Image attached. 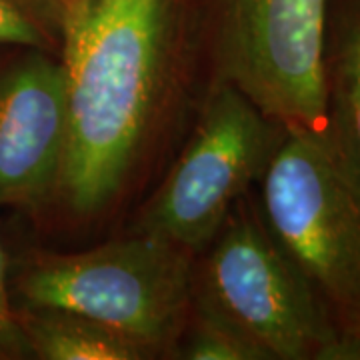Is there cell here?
Wrapping results in <instances>:
<instances>
[{"instance_id":"cell-1","label":"cell","mask_w":360,"mask_h":360,"mask_svg":"<svg viewBox=\"0 0 360 360\" xmlns=\"http://www.w3.org/2000/svg\"><path fill=\"white\" fill-rule=\"evenodd\" d=\"M184 0H77L58 16L66 153L56 202L94 219L122 196L179 84Z\"/></svg>"},{"instance_id":"cell-2","label":"cell","mask_w":360,"mask_h":360,"mask_svg":"<svg viewBox=\"0 0 360 360\" xmlns=\"http://www.w3.org/2000/svg\"><path fill=\"white\" fill-rule=\"evenodd\" d=\"M193 262L184 248L130 231L80 252H30L8 266V278L14 304L82 314L155 359L174 352L184 333Z\"/></svg>"},{"instance_id":"cell-3","label":"cell","mask_w":360,"mask_h":360,"mask_svg":"<svg viewBox=\"0 0 360 360\" xmlns=\"http://www.w3.org/2000/svg\"><path fill=\"white\" fill-rule=\"evenodd\" d=\"M193 307L226 322L266 360H360L270 234L248 194L193 262Z\"/></svg>"},{"instance_id":"cell-4","label":"cell","mask_w":360,"mask_h":360,"mask_svg":"<svg viewBox=\"0 0 360 360\" xmlns=\"http://www.w3.org/2000/svg\"><path fill=\"white\" fill-rule=\"evenodd\" d=\"M258 186L270 234L360 345V180L328 130L288 132Z\"/></svg>"},{"instance_id":"cell-5","label":"cell","mask_w":360,"mask_h":360,"mask_svg":"<svg viewBox=\"0 0 360 360\" xmlns=\"http://www.w3.org/2000/svg\"><path fill=\"white\" fill-rule=\"evenodd\" d=\"M286 134L245 92L214 78L191 139L132 231L155 234L196 257L260 182Z\"/></svg>"},{"instance_id":"cell-6","label":"cell","mask_w":360,"mask_h":360,"mask_svg":"<svg viewBox=\"0 0 360 360\" xmlns=\"http://www.w3.org/2000/svg\"><path fill=\"white\" fill-rule=\"evenodd\" d=\"M328 0H206L214 78L288 132L326 130Z\"/></svg>"},{"instance_id":"cell-7","label":"cell","mask_w":360,"mask_h":360,"mask_svg":"<svg viewBox=\"0 0 360 360\" xmlns=\"http://www.w3.org/2000/svg\"><path fill=\"white\" fill-rule=\"evenodd\" d=\"M65 153L60 58L18 49L0 63V206L42 210L56 202Z\"/></svg>"},{"instance_id":"cell-8","label":"cell","mask_w":360,"mask_h":360,"mask_svg":"<svg viewBox=\"0 0 360 360\" xmlns=\"http://www.w3.org/2000/svg\"><path fill=\"white\" fill-rule=\"evenodd\" d=\"M324 94L326 130L360 180V0H328Z\"/></svg>"},{"instance_id":"cell-9","label":"cell","mask_w":360,"mask_h":360,"mask_svg":"<svg viewBox=\"0 0 360 360\" xmlns=\"http://www.w3.org/2000/svg\"><path fill=\"white\" fill-rule=\"evenodd\" d=\"M30 356L40 360H146L132 340L82 314L51 307L16 304Z\"/></svg>"},{"instance_id":"cell-10","label":"cell","mask_w":360,"mask_h":360,"mask_svg":"<svg viewBox=\"0 0 360 360\" xmlns=\"http://www.w3.org/2000/svg\"><path fill=\"white\" fill-rule=\"evenodd\" d=\"M176 356L186 360H266L264 352L245 335L214 314L191 304Z\"/></svg>"},{"instance_id":"cell-11","label":"cell","mask_w":360,"mask_h":360,"mask_svg":"<svg viewBox=\"0 0 360 360\" xmlns=\"http://www.w3.org/2000/svg\"><path fill=\"white\" fill-rule=\"evenodd\" d=\"M30 0H0V46L60 52V28Z\"/></svg>"},{"instance_id":"cell-12","label":"cell","mask_w":360,"mask_h":360,"mask_svg":"<svg viewBox=\"0 0 360 360\" xmlns=\"http://www.w3.org/2000/svg\"><path fill=\"white\" fill-rule=\"evenodd\" d=\"M32 359L20 324L16 319V304L11 292L8 258L0 240V360Z\"/></svg>"},{"instance_id":"cell-13","label":"cell","mask_w":360,"mask_h":360,"mask_svg":"<svg viewBox=\"0 0 360 360\" xmlns=\"http://www.w3.org/2000/svg\"><path fill=\"white\" fill-rule=\"evenodd\" d=\"M30 2H34L37 6H40L42 11H46L49 14H52L56 20H58V16L60 13L68 8L70 4H75L77 0H30Z\"/></svg>"}]
</instances>
